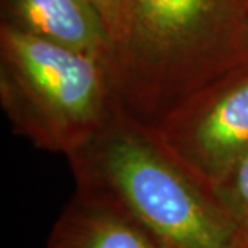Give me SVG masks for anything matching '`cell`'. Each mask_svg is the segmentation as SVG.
I'll use <instances>...</instances> for the list:
<instances>
[{"label": "cell", "mask_w": 248, "mask_h": 248, "mask_svg": "<svg viewBox=\"0 0 248 248\" xmlns=\"http://www.w3.org/2000/svg\"><path fill=\"white\" fill-rule=\"evenodd\" d=\"M248 68V0H120L107 62L116 108L155 129Z\"/></svg>", "instance_id": "cell-1"}, {"label": "cell", "mask_w": 248, "mask_h": 248, "mask_svg": "<svg viewBox=\"0 0 248 248\" xmlns=\"http://www.w3.org/2000/svg\"><path fill=\"white\" fill-rule=\"evenodd\" d=\"M78 152L92 176L168 248H235L237 222L168 153L148 127L120 110Z\"/></svg>", "instance_id": "cell-2"}, {"label": "cell", "mask_w": 248, "mask_h": 248, "mask_svg": "<svg viewBox=\"0 0 248 248\" xmlns=\"http://www.w3.org/2000/svg\"><path fill=\"white\" fill-rule=\"evenodd\" d=\"M2 97L16 120L46 142L76 153L115 115L100 60L10 23L0 28Z\"/></svg>", "instance_id": "cell-3"}, {"label": "cell", "mask_w": 248, "mask_h": 248, "mask_svg": "<svg viewBox=\"0 0 248 248\" xmlns=\"http://www.w3.org/2000/svg\"><path fill=\"white\" fill-rule=\"evenodd\" d=\"M150 131L213 193L248 152V68L192 97Z\"/></svg>", "instance_id": "cell-4"}, {"label": "cell", "mask_w": 248, "mask_h": 248, "mask_svg": "<svg viewBox=\"0 0 248 248\" xmlns=\"http://www.w3.org/2000/svg\"><path fill=\"white\" fill-rule=\"evenodd\" d=\"M8 21L29 34L95 57L107 68L110 32L89 0H8Z\"/></svg>", "instance_id": "cell-5"}, {"label": "cell", "mask_w": 248, "mask_h": 248, "mask_svg": "<svg viewBox=\"0 0 248 248\" xmlns=\"http://www.w3.org/2000/svg\"><path fill=\"white\" fill-rule=\"evenodd\" d=\"M52 248H161L121 213L105 206L76 210L58 226Z\"/></svg>", "instance_id": "cell-6"}, {"label": "cell", "mask_w": 248, "mask_h": 248, "mask_svg": "<svg viewBox=\"0 0 248 248\" xmlns=\"http://www.w3.org/2000/svg\"><path fill=\"white\" fill-rule=\"evenodd\" d=\"M215 197L224 210L240 222L248 217V152L240 158L227 179L216 188Z\"/></svg>", "instance_id": "cell-7"}, {"label": "cell", "mask_w": 248, "mask_h": 248, "mask_svg": "<svg viewBox=\"0 0 248 248\" xmlns=\"http://www.w3.org/2000/svg\"><path fill=\"white\" fill-rule=\"evenodd\" d=\"M95 5V8L100 12L107 23L108 32H110V41H111V31L116 24V18H118V5H120V0H89Z\"/></svg>", "instance_id": "cell-8"}, {"label": "cell", "mask_w": 248, "mask_h": 248, "mask_svg": "<svg viewBox=\"0 0 248 248\" xmlns=\"http://www.w3.org/2000/svg\"><path fill=\"white\" fill-rule=\"evenodd\" d=\"M235 248H248V217L237 224Z\"/></svg>", "instance_id": "cell-9"}, {"label": "cell", "mask_w": 248, "mask_h": 248, "mask_svg": "<svg viewBox=\"0 0 248 248\" xmlns=\"http://www.w3.org/2000/svg\"><path fill=\"white\" fill-rule=\"evenodd\" d=\"M161 248H168V247H163V245H161Z\"/></svg>", "instance_id": "cell-10"}]
</instances>
